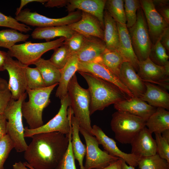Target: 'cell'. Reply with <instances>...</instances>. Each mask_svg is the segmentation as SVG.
<instances>
[{"label":"cell","mask_w":169,"mask_h":169,"mask_svg":"<svg viewBox=\"0 0 169 169\" xmlns=\"http://www.w3.org/2000/svg\"><path fill=\"white\" fill-rule=\"evenodd\" d=\"M104 41L95 37H85L84 42L77 55L79 62H98L106 49Z\"/></svg>","instance_id":"44dd1931"},{"label":"cell","mask_w":169,"mask_h":169,"mask_svg":"<svg viewBox=\"0 0 169 169\" xmlns=\"http://www.w3.org/2000/svg\"><path fill=\"white\" fill-rule=\"evenodd\" d=\"M72 29L85 37H95L104 40V31L100 23L95 16L81 12V19L68 25Z\"/></svg>","instance_id":"e0dca14e"},{"label":"cell","mask_w":169,"mask_h":169,"mask_svg":"<svg viewBox=\"0 0 169 169\" xmlns=\"http://www.w3.org/2000/svg\"><path fill=\"white\" fill-rule=\"evenodd\" d=\"M156 154L169 162V143L161 136V134L155 133Z\"/></svg>","instance_id":"ee69618b"},{"label":"cell","mask_w":169,"mask_h":169,"mask_svg":"<svg viewBox=\"0 0 169 169\" xmlns=\"http://www.w3.org/2000/svg\"><path fill=\"white\" fill-rule=\"evenodd\" d=\"M40 72L46 87L59 84L60 70L53 65L49 59L40 58L34 64Z\"/></svg>","instance_id":"f546056e"},{"label":"cell","mask_w":169,"mask_h":169,"mask_svg":"<svg viewBox=\"0 0 169 169\" xmlns=\"http://www.w3.org/2000/svg\"><path fill=\"white\" fill-rule=\"evenodd\" d=\"M14 143L7 134L0 140V169H4V164L12 149Z\"/></svg>","instance_id":"60d3db41"},{"label":"cell","mask_w":169,"mask_h":169,"mask_svg":"<svg viewBox=\"0 0 169 169\" xmlns=\"http://www.w3.org/2000/svg\"><path fill=\"white\" fill-rule=\"evenodd\" d=\"M124 3L122 0H106L105 8L116 23L126 24Z\"/></svg>","instance_id":"d6a6232c"},{"label":"cell","mask_w":169,"mask_h":169,"mask_svg":"<svg viewBox=\"0 0 169 169\" xmlns=\"http://www.w3.org/2000/svg\"><path fill=\"white\" fill-rule=\"evenodd\" d=\"M125 62L126 61L118 51L106 48L100 56L99 62L118 77L120 68Z\"/></svg>","instance_id":"4dcf8cb0"},{"label":"cell","mask_w":169,"mask_h":169,"mask_svg":"<svg viewBox=\"0 0 169 169\" xmlns=\"http://www.w3.org/2000/svg\"><path fill=\"white\" fill-rule=\"evenodd\" d=\"M92 132L99 144L101 145L109 154L121 159L129 166L134 167L138 166L141 157L131 153H127L122 151L118 147L114 140L107 136L100 127L96 125H93Z\"/></svg>","instance_id":"5bb4252c"},{"label":"cell","mask_w":169,"mask_h":169,"mask_svg":"<svg viewBox=\"0 0 169 169\" xmlns=\"http://www.w3.org/2000/svg\"><path fill=\"white\" fill-rule=\"evenodd\" d=\"M122 159L119 158L107 166L101 169H122Z\"/></svg>","instance_id":"816d5d0a"},{"label":"cell","mask_w":169,"mask_h":169,"mask_svg":"<svg viewBox=\"0 0 169 169\" xmlns=\"http://www.w3.org/2000/svg\"><path fill=\"white\" fill-rule=\"evenodd\" d=\"M69 135L52 132L32 136L24 151L26 162L35 169H55L67 149Z\"/></svg>","instance_id":"6da1fadb"},{"label":"cell","mask_w":169,"mask_h":169,"mask_svg":"<svg viewBox=\"0 0 169 169\" xmlns=\"http://www.w3.org/2000/svg\"><path fill=\"white\" fill-rule=\"evenodd\" d=\"M137 74L143 82L159 84L169 89V77L166 76L164 66L157 65L149 58L139 61Z\"/></svg>","instance_id":"2e32d148"},{"label":"cell","mask_w":169,"mask_h":169,"mask_svg":"<svg viewBox=\"0 0 169 169\" xmlns=\"http://www.w3.org/2000/svg\"><path fill=\"white\" fill-rule=\"evenodd\" d=\"M81 12L79 10L69 13L66 16L54 18L41 15L36 12L25 8L16 15L15 18L27 25L37 28H44L59 26L68 25L78 21L81 18Z\"/></svg>","instance_id":"30bf717a"},{"label":"cell","mask_w":169,"mask_h":169,"mask_svg":"<svg viewBox=\"0 0 169 169\" xmlns=\"http://www.w3.org/2000/svg\"><path fill=\"white\" fill-rule=\"evenodd\" d=\"M152 2L156 10L169 24V1L154 0Z\"/></svg>","instance_id":"f6af8a7d"},{"label":"cell","mask_w":169,"mask_h":169,"mask_svg":"<svg viewBox=\"0 0 169 169\" xmlns=\"http://www.w3.org/2000/svg\"><path fill=\"white\" fill-rule=\"evenodd\" d=\"M106 0H69L66 7L69 12L80 10L96 17L104 29V12Z\"/></svg>","instance_id":"7402d4cb"},{"label":"cell","mask_w":169,"mask_h":169,"mask_svg":"<svg viewBox=\"0 0 169 169\" xmlns=\"http://www.w3.org/2000/svg\"><path fill=\"white\" fill-rule=\"evenodd\" d=\"M0 27H6L26 33L32 30L27 25L18 21L11 16H7L0 12Z\"/></svg>","instance_id":"ab89813d"},{"label":"cell","mask_w":169,"mask_h":169,"mask_svg":"<svg viewBox=\"0 0 169 169\" xmlns=\"http://www.w3.org/2000/svg\"><path fill=\"white\" fill-rule=\"evenodd\" d=\"M135 24L128 28L135 53L139 61L149 57L152 45L146 18L141 7L137 12Z\"/></svg>","instance_id":"ba28073f"},{"label":"cell","mask_w":169,"mask_h":169,"mask_svg":"<svg viewBox=\"0 0 169 169\" xmlns=\"http://www.w3.org/2000/svg\"><path fill=\"white\" fill-rule=\"evenodd\" d=\"M69 2V0H49L44 3L46 7H61L66 6Z\"/></svg>","instance_id":"bcb514c9"},{"label":"cell","mask_w":169,"mask_h":169,"mask_svg":"<svg viewBox=\"0 0 169 169\" xmlns=\"http://www.w3.org/2000/svg\"><path fill=\"white\" fill-rule=\"evenodd\" d=\"M144 14L152 44L160 38L165 30L169 28V24L155 9L152 0H140Z\"/></svg>","instance_id":"4fadbf2b"},{"label":"cell","mask_w":169,"mask_h":169,"mask_svg":"<svg viewBox=\"0 0 169 169\" xmlns=\"http://www.w3.org/2000/svg\"><path fill=\"white\" fill-rule=\"evenodd\" d=\"M72 55L68 47L63 44L54 50L53 53L49 59L53 65L61 69L65 66Z\"/></svg>","instance_id":"e575fe53"},{"label":"cell","mask_w":169,"mask_h":169,"mask_svg":"<svg viewBox=\"0 0 169 169\" xmlns=\"http://www.w3.org/2000/svg\"><path fill=\"white\" fill-rule=\"evenodd\" d=\"M27 66L18 60L13 59L8 54L4 67L9 76L8 84L12 98L15 100H18L26 92L28 87L26 75Z\"/></svg>","instance_id":"7c38bea8"},{"label":"cell","mask_w":169,"mask_h":169,"mask_svg":"<svg viewBox=\"0 0 169 169\" xmlns=\"http://www.w3.org/2000/svg\"><path fill=\"white\" fill-rule=\"evenodd\" d=\"M114 107L117 111L128 112L146 121L157 108L151 106L140 98L135 96L115 104Z\"/></svg>","instance_id":"ffe728a7"},{"label":"cell","mask_w":169,"mask_h":169,"mask_svg":"<svg viewBox=\"0 0 169 169\" xmlns=\"http://www.w3.org/2000/svg\"><path fill=\"white\" fill-rule=\"evenodd\" d=\"M79 61L77 54L72 55L65 66L60 70L61 76L55 96L60 99L68 94L69 84L78 69Z\"/></svg>","instance_id":"d4e9b609"},{"label":"cell","mask_w":169,"mask_h":169,"mask_svg":"<svg viewBox=\"0 0 169 169\" xmlns=\"http://www.w3.org/2000/svg\"><path fill=\"white\" fill-rule=\"evenodd\" d=\"M68 110L72 126L71 143L74 157L78 161L80 169H84L83 161L86 153V146L83 143L80 138L79 126L70 106L68 108Z\"/></svg>","instance_id":"4316f807"},{"label":"cell","mask_w":169,"mask_h":169,"mask_svg":"<svg viewBox=\"0 0 169 169\" xmlns=\"http://www.w3.org/2000/svg\"><path fill=\"white\" fill-rule=\"evenodd\" d=\"M87 73L117 87L129 98L134 97L121 82L118 77L106 67L98 62H79L77 72Z\"/></svg>","instance_id":"9a60e30c"},{"label":"cell","mask_w":169,"mask_h":169,"mask_svg":"<svg viewBox=\"0 0 169 169\" xmlns=\"http://www.w3.org/2000/svg\"><path fill=\"white\" fill-rule=\"evenodd\" d=\"M71 129L69 135L67 149L55 169H76L71 143Z\"/></svg>","instance_id":"f35d334b"},{"label":"cell","mask_w":169,"mask_h":169,"mask_svg":"<svg viewBox=\"0 0 169 169\" xmlns=\"http://www.w3.org/2000/svg\"><path fill=\"white\" fill-rule=\"evenodd\" d=\"M160 42L166 51H169V28L166 29L161 36Z\"/></svg>","instance_id":"7dc6e473"},{"label":"cell","mask_w":169,"mask_h":169,"mask_svg":"<svg viewBox=\"0 0 169 169\" xmlns=\"http://www.w3.org/2000/svg\"><path fill=\"white\" fill-rule=\"evenodd\" d=\"M29 36L12 28L0 30V47L9 49L17 43L26 41Z\"/></svg>","instance_id":"1f68e13d"},{"label":"cell","mask_w":169,"mask_h":169,"mask_svg":"<svg viewBox=\"0 0 169 169\" xmlns=\"http://www.w3.org/2000/svg\"><path fill=\"white\" fill-rule=\"evenodd\" d=\"M85 36L76 32L70 38L66 39L64 43L68 48L72 55L77 54L82 47Z\"/></svg>","instance_id":"b9f144b4"},{"label":"cell","mask_w":169,"mask_h":169,"mask_svg":"<svg viewBox=\"0 0 169 169\" xmlns=\"http://www.w3.org/2000/svg\"><path fill=\"white\" fill-rule=\"evenodd\" d=\"M152 134L146 126L141 129L130 143L131 153L140 157L156 154V143Z\"/></svg>","instance_id":"d6986e66"},{"label":"cell","mask_w":169,"mask_h":169,"mask_svg":"<svg viewBox=\"0 0 169 169\" xmlns=\"http://www.w3.org/2000/svg\"><path fill=\"white\" fill-rule=\"evenodd\" d=\"M27 95L26 92L17 100L11 98L3 113L7 121V134L13 142L14 148L18 152L24 151L28 146L24 136L21 110L22 103Z\"/></svg>","instance_id":"5b68a950"},{"label":"cell","mask_w":169,"mask_h":169,"mask_svg":"<svg viewBox=\"0 0 169 169\" xmlns=\"http://www.w3.org/2000/svg\"><path fill=\"white\" fill-rule=\"evenodd\" d=\"M58 85L31 90L27 87L26 92L28 100H24L21 106L23 116L30 129L37 128L43 125L42 113L44 109L50 103V94L54 88Z\"/></svg>","instance_id":"3957f363"},{"label":"cell","mask_w":169,"mask_h":169,"mask_svg":"<svg viewBox=\"0 0 169 169\" xmlns=\"http://www.w3.org/2000/svg\"><path fill=\"white\" fill-rule=\"evenodd\" d=\"M146 121L128 112L117 111L110 122L115 139L122 144H130L135 136L146 126Z\"/></svg>","instance_id":"8992f818"},{"label":"cell","mask_w":169,"mask_h":169,"mask_svg":"<svg viewBox=\"0 0 169 169\" xmlns=\"http://www.w3.org/2000/svg\"><path fill=\"white\" fill-rule=\"evenodd\" d=\"M78 72L88 85L90 98V115L111 104L130 98L115 85L89 73Z\"/></svg>","instance_id":"7a4b0ae2"},{"label":"cell","mask_w":169,"mask_h":169,"mask_svg":"<svg viewBox=\"0 0 169 169\" xmlns=\"http://www.w3.org/2000/svg\"><path fill=\"white\" fill-rule=\"evenodd\" d=\"M116 23L119 37L118 52L125 61L130 63L138 72L139 61L133 49L128 29L126 24Z\"/></svg>","instance_id":"603a6c76"},{"label":"cell","mask_w":169,"mask_h":169,"mask_svg":"<svg viewBox=\"0 0 169 169\" xmlns=\"http://www.w3.org/2000/svg\"><path fill=\"white\" fill-rule=\"evenodd\" d=\"M68 93L70 101V106L79 126L93 136L90 113V92L88 89L80 86L75 74L69 84Z\"/></svg>","instance_id":"277c9868"},{"label":"cell","mask_w":169,"mask_h":169,"mask_svg":"<svg viewBox=\"0 0 169 169\" xmlns=\"http://www.w3.org/2000/svg\"><path fill=\"white\" fill-rule=\"evenodd\" d=\"M148 57L154 64L162 66H164L168 61L169 56L160 39L152 44Z\"/></svg>","instance_id":"d590c367"},{"label":"cell","mask_w":169,"mask_h":169,"mask_svg":"<svg viewBox=\"0 0 169 169\" xmlns=\"http://www.w3.org/2000/svg\"><path fill=\"white\" fill-rule=\"evenodd\" d=\"M146 126L150 132L161 133L167 129H169V112L161 107L157 108L146 122Z\"/></svg>","instance_id":"f1b7e54d"},{"label":"cell","mask_w":169,"mask_h":169,"mask_svg":"<svg viewBox=\"0 0 169 169\" xmlns=\"http://www.w3.org/2000/svg\"><path fill=\"white\" fill-rule=\"evenodd\" d=\"M11 98L12 94L7 81L0 77V115L3 114Z\"/></svg>","instance_id":"7bdbcfd3"},{"label":"cell","mask_w":169,"mask_h":169,"mask_svg":"<svg viewBox=\"0 0 169 169\" xmlns=\"http://www.w3.org/2000/svg\"><path fill=\"white\" fill-rule=\"evenodd\" d=\"M162 137L169 143V129H167L163 131L161 134Z\"/></svg>","instance_id":"db71d44e"},{"label":"cell","mask_w":169,"mask_h":169,"mask_svg":"<svg viewBox=\"0 0 169 169\" xmlns=\"http://www.w3.org/2000/svg\"><path fill=\"white\" fill-rule=\"evenodd\" d=\"M118 78L134 96L140 98L145 92L146 87L144 82L129 62L123 63Z\"/></svg>","instance_id":"ac0fdd59"},{"label":"cell","mask_w":169,"mask_h":169,"mask_svg":"<svg viewBox=\"0 0 169 169\" xmlns=\"http://www.w3.org/2000/svg\"><path fill=\"white\" fill-rule=\"evenodd\" d=\"M7 120L3 114L0 115V140L7 134Z\"/></svg>","instance_id":"c3c4849f"},{"label":"cell","mask_w":169,"mask_h":169,"mask_svg":"<svg viewBox=\"0 0 169 169\" xmlns=\"http://www.w3.org/2000/svg\"><path fill=\"white\" fill-rule=\"evenodd\" d=\"M104 39L106 49L118 51L119 37L116 22L105 9L104 12Z\"/></svg>","instance_id":"83f0119b"},{"label":"cell","mask_w":169,"mask_h":169,"mask_svg":"<svg viewBox=\"0 0 169 169\" xmlns=\"http://www.w3.org/2000/svg\"><path fill=\"white\" fill-rule=\"evenodd\" d=\"M65 39L64 37H61L53 41L43 43L25 42L15 44L8 49L7 53L12 57H15L23 64L28 66L33 64L46 52L63 45Z\"/></svg>","instance_id":"52a82bcc"},{"label":"cell","mask_w":169,"mask_h":169,"mask_svg":"<svg viewBox=\"0 0 169 169\" xmlns=\"http://www.w3.org/2000/svg\"><path fill=\"white\" fill-rule=\"evenodd\" d=\"M164 68L166 75L167 77H169V62L168 61L163 66Z\"/></svg>","instance_id":"9f6ffc18"},{"label":"cell","mask_w":169,"mask_h":169,"mask_svg":"<svg viewBox=\"0 0 169 169\" xmlns=\"http://www.w3.org/2000/svg\"><path fill=\"white\" fill-rule=\"evenodd\" d=\"M7 52L0 50V71L5 70L4 66Z\"/></svg>","instance_id":"f5cc1de1"},{"label":"cell","mask_w":169,"mask_h":169,"mask_svg":"<svg viewBox=\"0 0 169 169\" xmlns=\"http://www.w3.org/2000/svg\"><path fill=\"white\" fill-rule=\"evenodd\" d=\"M61 106L58 113L47 123L40 127L30 129L24 128V137H30L35 134L52 132H58L65 135H69L72 129L70 116L68 110L70 105V99L68 94L60 99Z\"/></svg>","instance_id":"9c48e42d"},{"label":"cell","mask_w":169,"mask_h":169,"mask_svg":"<svg viewBox=\"0 0 169 169\" xmlns=\"http://www.w3.org/2000/svg\"><path fill=\"white\" fill-rule=\"evenodd\" d=\"M124 6L126 19V26L128 28L132 27L137 20V12L141 7L140 0H124Z\"/></svg>","instance_id":"74e56055"},{"label":"cell","mask_w":169,"mask_h":169,"mask_svg":"<svg viewBox=\"0 0 169 169\" xmlns=\"http://www.w3.org/2000/svg\"><path fill=\"white\" fill-rule=\"evenodd\" d=\"M26 75L27 87L31 90H35L46 87L41 74L36 68L28 66Z\"/></svg>","instance_id":"8d00e7d4"},{"label":"cell","mask_w":169,"mask_h":169,"mask_svg":"<svg viewBox=\"0 0 169 169\" xmlns=\"http://www.w3.org/2000/svg\"><path fill=\"white\" fill-rule=\"evenodd\" d=\"M122 169H135L134 167L131 166H128L126 163L122 160Z\"/></svg>","instance_id":"11a10c76"},{"label":"cell","mask_w":169,"mask_h":169,"mask_svg":"<svg viewBox=\"0 0 169 169\" xmlns=\"http://www.w3.org/2000/svg\"><path fill=\"white\" fill-rule=\"evenodd\" d=\"M79 131L84 136L86 144L84 169H102L119 159L100 149L96 138L80 126Z\"/></svg>","instance_id":"8fae6325"},{"label":"cell","mask_w":169,"mask_h":169,"mask_svg":"<svg viewBox=\"0 0 169 169\" xmlns=\"http://www.w3.org/2000/svg\"><path fill=\"white\" fill-rule=\"evenodd\" d=\"M13 169H35L26 161L15 162L13 165Z\"/></svg>","instance_id":"f907efd6"},{"label":"cell","mask_w":169,"mask_h":169,"mask_svg":"<svg viewBox=\"0 0 169 169\" xmlns=\"http://www.w3.org/2000/svg\"><path fill=\"white\" fill-rule=\"evenodd\" d=\"M48 1V0H21L19 7L16 9L15 14L18 15L22 10V8L28 4L33 2H38L45 3Z\"/></svg>","instance_id":"681fc988"},{"label":"cell","mask_w":169,"mask_h":169,"mask_svg":"<svg viewBox=\"0 0 169 169\" xmlns=\"http://www.w3.org/2000/svg\"><path fill=\"white\" fill-rule=\"evenodd\" d=\"M146 90L140 98L153 107L169 109V94L165 90L153 84L144 82Z\"/></svg>","instance_id":"cb8c5ba5"},{"label":"cell","mask_w":169,"mask_h":169,"mask_svg":"<svg viewBox=\"0 0 169 169\" xmlns=\"http://www.w3.org/2000/svg\"><path fill=\"white\" fill-rule=\"evenodd\" d=\"M76 32L68 25L59 26L44 28H36L31 36L34 39H45L46 42L57 37L70 38Z\"/></svg>","instance_id":"484cf974"},{"label":"cell","mask_w":169,"mask_h":169,"mask_svg":"<svg viewBox=\"0 0 169 169\" xmlns=\"http://www.w3.org/2000/svg\"><path fill=\"white\" fill-rule=\"evenodd\" d=\"M138 166L140 169H169V162L156 154L141 157Z\"/></svg>","instance_id":"836d02e7"}]
</instances>
